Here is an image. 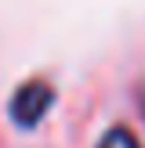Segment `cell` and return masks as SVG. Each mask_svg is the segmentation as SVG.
I'll use <instances>...</instances> for the list:
<instances>
[{
	"mask_svg": "<svg viewBox=\"0 0 145 148\" xmlns=\"http://www.w3.org/2000/svg\"><path fill=\"white\" fill-rule=\"evenodd\" d=\"M51 98H55V90H51V83H44V79H29V83H22L18 90H14L11 98V119L18 123V127H36V123L44 119V112L51 108Z\"/></svg>",
	"mask_w": 145,
	"mask_h": 148,
	"instance_id": "cell-1",
	"label": "cell"
},
{
	"mask_svg": "<svg viewBox=\"0 0 145 148\" xmlns=\"http://www.w3.org/2000/svg\"><path fill=\"white\" fill-rule=\"evenodd\" d=\"M98 148H142L138 145V137L130 134V130H123V127H113L105 137L98 141Z\"/></svg>",
	"mask_w": 145,
	"mask_h": 148,
	"instance_id": "cell-2",
	"label": "cell"
}]
</instances>
